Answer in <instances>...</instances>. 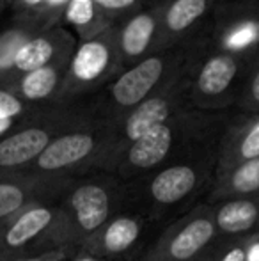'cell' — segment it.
Instances as JSON below:
<instances>
[{
    "label": "cell",
    "instance_id": "cell-1",
    "mask_svg": "<svg viewBox=\"0 0 259 261\" xmlns=\"http://www.w3.org/2000/svg\"><path fill=\"white\" fill-rule=\"evenodd\" d=\"M204 32H206V29L188 41L151 54L149 57L142 59L137 64L130 66L125 71L119 73L107 86V94L112 107L130 112L138 103H142L146 98L156 93L176 73V69L183 64L185 59L194 52Z\"/></svg>",
    "mask_w": 259,
    "mask_h": 261
},
{
    "label": "cell",
    "instance_id": "cell-2",
    "mask_svg": "<svg viewBox=\"0 0 259 261\" xmlns=\"http://www.w3.org/2000/svg\"><path fill=\"white\" fill-rule=\"evenodd\" d=\"M249 66L250 62L243 59L210 48L208 43L192 76V105L208 112L225 110L233 105L236 107Z\"/></svg>",
    "mask_w": 259,
    "mask_h": 261
},
{
    "label": "cell",
    "instance_id": "cell-3",
    "mask_svg": "<svg viewBox=\"0 0 259 261\" xmlns=\"http://www.w3.org/2000/svg\"><path fill=\"white\" fill-rule=\"evenodd\" d=\"M123 71L118 52V27L110 25L94 38L78 41L57 98H73L108 86Z\"/></svg>",
    "mask_w": 259,
    "mask_h": 261
},
{
    "label": "cell",
    "instance_id": "cell-4",
    "mask_svg": "<svg viewBox=\"0 0 259 261\" xmlns=\"http://www.w3.org/2000/svg\"><path fill=\"white\" fill-rule=\"evenodd\" d=\"M208 43L252 64L259 57V0H220L208 21Z\"/></svg>",
    "mask_w": 259,
    "mask_h": 261
},
{
    "label": "cell",
    "instance_id": "cell-5",
    "mask_svg": "<svg viewBox=\"0 0 259 261\" xmlns=\"http://www.w3.org/2000/svg\"><path fill=\"white\" fill-rule=\"evenodd\" d=\"M118 27V52L123 71L138 61L160 52L162 29V0L140 7L135 13L116 21Z\"/></svg>",
    "mask_w": 259,
    "mask_h": 261
},
{
    "label": "cell",
    "instance_id": "cell-6",
    "mask_svg": "<svg viewBox=\"0 0 259 261\" xmlns=\"http://www.w3.org/2000/svg\"><path fill=\"white\" fill-rule=\"evenodd\" d=\"M76 45L78 41L75 39V36L68 31V27L61 23L39 31L21 46L14 57L7 89H13L16 80L25 73L48 66L59 59L71 57Z\"/></svg>",
    "mask_w": 259,
    "mask_h": 261
},
{
    "label": "cell",
    "instance_id": "cell-7",
    "mask_svg": "<svg viewBox=\"0 0 259 261\" xmlns=\"http://www.w3.org/2000/svg\"><path fill=\"white\" fill-rule=\"evenodd\" d=\"M220 0H162L160 50L188 41L206 29Z\"/></svg>",
    "mask_w": 259,
    "mask_h": 261
},
{
    "label": "cell",
    "instance_id": "cell-8",
    "mask_svg": "<svg viewBox=\"0 0 259 261\" xmlns=\"http://www.w3.org/2000/svg\"><path fill=\"white\" fill-rule=\"evenodd\" d=\"M254 158H259V112H240L224 130L222 167L227 172Z\"/></svg>",
    "mask_w": 259,
    "mask_h": 261
},
{
    "label": "cell",
    "instance_id": "cell-9",
    "mask_svg": "<svg viewBox=\"0 0 259 261\" xmlns=\"http://www.w3.org/2000/svg\"><path fill=\"white\" fill-rule=\"evenodd\" d=\"M71 57L59 59V61H53L48 66H43V68H38L34 71L25 73L16 80V84H14L11 91L18 98H21L23 101H28V103H38V101L57 98L61 89H63Z\"/></svg>",
    "mask_w": 259,
    "mask_h": 261
},
{
    "label": "cell",
    "instance_id": "cell-10",
    "mask_svg": "<svg viewBox=\"0 0 259 261\" xmlns=\"http://www.w3.org/2000/svg\"><path fill=\"white\" fill-rule=\"evenodd\" d=\"M215 226L224 234L252 237L259 233V194L227 199L215 213Z\"/></svg>",
    "mask_w": 259,
    "mask_h": 261
},
{
    "label": "cell",
    "instance_id": "cell-11",
    "mask_svg": "<svg viewBox=\"0 0 259 261\" xmlns=\"http://www.w3.org/2000/svg\"><path fill=\"white\" fill-rule=\"evenodd\" d=\"M96 139L87 132H71L53 139L46 149L38 156V165L43 171H57L68 167L91 155Z\"/></svg>",
    "mask_w": 259,
    "mask_h": 261
},
{
    "label": "cell",
    "instance_id": "cell-12",
    "mask_svg": "<svg viewBox=\"0 0 259 261\" xmlns=\"http://www.w3.org/2000/svg\"><path fill=\"white\" fill-rule=\"evenodd\" d=\"M52 142L50 132L41 126H31L0 141V167H14L34 160Z\"/></svg>",
    "mask_w": 259,
    "mask_h": 261
},
{
    "label": "cell",
    "instance_id": "cell-13",
    "mask_svg": "<svg viewBox=\"0 0 259 261\" xmlns=\"http://www.w3.org/2000/svg\"><path fill=\"white\" fill-rule=\"evenodd\" d=\"M61 25L75 29L78 41H85L114 25V21L98 0H68L61 14Z\"/></svg>",
    "mask_w": 259,
    "mask_h": 261
},
{
    "label": "cell",
    "instance_id": "cell-14",
    "mask_svg": "<svg viewBox=\"0 0 259 261\" xmlns=\"http://www.w3.org/2000/svg\"><path fill=\"white\" fill-rule=\"evenodd\" d=\"M174 146V121L170 117L130 146L128 160L135 167L149 169L163 162Z\"/></svg>",
    "mask_w": 259,
    "mask_h": 261
},
{
    "label": "cell",
    "instance_id": "cell-15",
    "mask_svg": "<svg viewBox=\"0 0 259 261\" xmlns=\"http://www.w3.org/2000/svg\"><path fill=\"white\" fill-rule=\"evenodd\" d=\"M197 171L190 165H174L162 171L151 183V194L160 203H176L194 190Z\"/></svg>",
    "mask_w": 259,
    "mask_h": 261
},
{
    "label": "cell",
    "instance_id": "cell-16",
    "mask_svg": "<svg viewBox=\"0 0 259 261\" xmlns=\"http://www.w3.org/2000/svg\"><path fill=\"white\" fill-rule=\"evenodd\" d=\"M71 204L76 212L78 224L85 231H94L108 217V196L96 185H85L75 190Z\"/></svg>",
    "mask_w": 259,
    "mask_h": 261
},
{
    "label": "cell",
    "instance_id": "cell-17",
    "mask_svg": "<svg viewBox=\"0 0 259 261\" xmlns=\"http://www.w3.org/2000/svg\"><path fill=\"white\" fill-rule=\"evenodd\" d=\"M48 27H43L34 21L16 20L14 25L0 32V86L7 87L13 69V61L20 48L39 31H45Z\"/></svg>",
    "mask_w": 259,
    "mask_h": 261
},
{
    "label": "cell",
    "instance_id": "cell-18",
    "mask_svg": "<svg viewBox=\"0 0 259 261\" xmlns=\"http://www.w3.org/2000/svg\"><path fill=\"white\" fill-rule=\"evenodd\" d=\"M217 233V226H215V219L210 217H197L190 220L180 233L174 237L170 242V256L174 259H190L195 256L208 242Z\"/></svg>",
    "mask_w": 259,
    "mask_h": 261
},
{
    "label": "cell",
    "instance_id": "cell-19",
    "mask_svg": "<svg viewBox=\"0 0 259 261\" xmlns=\"http://www.w3.org/2000/svg\"><path fill=\"white\" fill-rule=\"evenodd\" d=\"M222 192L229 199L259 194V158L243 162L233 167L231 171L224 172Z\"/></svg>",
    "mask_w": 259,
    "mask_h": 261
},
{
    "label": "cell",
    "instance_id": "cell-20",
    "mask_svg": "<svg viewBox=\"0 0 259 261\" xmlns=\"http://www.w3.org/2000/svg\"><path fill=\"white\" fill-rule=\"evenodd\" d=\"M52 222V212L46 208H34L31 212L23 213L16 222L7 231L6 242L11 247H20L27 244L28 240L39 234L48 224Z\"/></svg>",
    "mask_w": 259,
    "mask_h": 261
},
{
    "label": "cell",
    "instance_id": "cell-21",
    "mask_svg": "<svg viewBox=\"0 0 259 261\" xmlns=\"http://www.w3.org/2000/svg\"><path fill=\"white\" fill-rule=\"evenodd\" d=\"M13 11L16 20L34 21L43 27L59 25L63 14V7H55L52 0H16Z\"/></svg>",
    "mask_w": 259,
    "mask_h": 261
},
{
    "label": "cell",
    "instance_id": "cell-22",
    "mask_svg": "<svg viewBox=\"0 0 259 261\" xmlns=\"http://www.w3.org/2000/svg\"><path fill=\"white\" fill-rule=\"evenodd\" d=\"M138 237V224L133 219H116L105 231V247L110 252L126 251Z\"/></svg>",
    "mask_w": 259,
    "mask_h": 261
},
{
    "label": "cell",
    "instance_id": "cell-23",
    "mask_svg": "<svg viewBox=\"0 0 259 261\" xmlns=\"http://www.w3.org/2000/svg\"><path fill=\"white\" fill-rule=\"evenodd\" d=\"M236 107L240 112H259V57L247 69Z\"/></svg>",
    "mask_w": 259,
    "mask_h": 261
},
{
    "label": "cell",
    "instance_id": "cell-24",
    "mask_svg": "<svg viewBox=\"0 0 259 261\" xmlns=\"http://www.w3.org/2000/svg\"><path fill=\"white\" fill-rule=\"evenodd\" d=\"M25 110V101L7 87L0 86V121H13Z\"/></svg>",
    "mask_w": 259,
    "mask_h": 261
},
{
    "label": "cell",
    "instance_id": "cell-25",
    "mask_svg": "<svg viewBox=\"0 0 259 261\" xmlns=\"http://www.w3.org/2000/svg\"><path fill=\"white\" fill-rule=\"evenodd\" d=\"M100 6L103 7V11L108 14L112 21H118L121 18L128 16V14L135 13L137 9H140L142 0H98Z\"/></svg>",
    "mask_w": 259,
    "mask_h": 261
},
{
    "label": "cell",
    "instance_id": "cell-26",
    "mask_svg": "<svg viewBox=\"0 0 259 261\" xmlns=\"http://www.w3.org/2000/svg\"><path fill=\"white\" fill-rule=\"evenodd\" d=\"M23 204V192L18 187L0 183V217L16 212Z\"/></svg>",
    "mask_w": 259,
    "mask_h": 261
},
{
    "label": "cell",
    "instance_id": "cell-27",
    "mask_svg": "<svg viewBox=\"0 0 259 261\" xmlns=\"http://www.w3.org/2000/svg\"><path fill=\"white\" fill-rule=\"evenodd\" d=\"M252 237L240 242V244L233 245V247L222 256L220 261H247L249 259V249H250V244H252Z\"/></svg>",
    "mask_w": 259,
    "mask_h": 261
},
{
    "label": "cell",
    "instance_id": "cell-28",
    "mask_svg": "<svg viewBox=\"0 0 259 261\" xmlns=\"http://www.w3.org/2000/svg\"><path fill=\"white\" fill-rule=\"evenodd\" d=\"M247 261H259V233L252 237V244L249 249V259Z\"/></svg>",
    "mask_w": 259,
    "mask_h": 261
},
{
    "label": "cell",
    "instance_id": "cell-29",
    "mask_svg": "<svg viewBox=\"0 0 259 261\" xmlns=\"http://www.w3.org/2000/svg\"><path fill=\"white\" fill-rule=\"evenodd\" d=\"M11 123H13V121H0V134H2V132H6V130H9Z\"/></svg>",
    "mask_w": 259,
    "mask_h": 261
},
{
    "label": "cell",
    "instance_id": "cell-30",
    "mask_svg": "<svg viewBox=\"0 0 259 261\" xmlns=\"http://www.w3.org/2000/svg\"><path fill=\"white\" fill-rule=\"evenodd\" d=\"M14 2H16V0H0V9L6 6H13Z\"/></svg>",
    "mask_w": 259,
    "mask_h": 261
},
{
    "label": "cell",
    "instance_id": "cell-31",
    "mask_svg": "<svg viewBox=\"0 0 259 261\" xmlns=\"http://www.w3.org/2000/svg\"><path fill=\"white\" fill-rule=\"evenodd\" d=\"M80 261H94V259H89V258H87V259H80Z\"/></svg>",
    "mask_w": 259,
    "mask_h": 261
},
{
    "label": "cell",
    "instance_id": "cell-32",
    "mask_svg": "<svg viewBox=\"0 0 259 261\" xmlns=\"http://www.w3.org/2000/svg\"><path fill=\"white\" fill-rule=\"evenodd\" d=\"M27 261H39V259H27Z\"/></svg>",
    "mask_w": 259,
    "mask_h": 261
}]
</instances>
